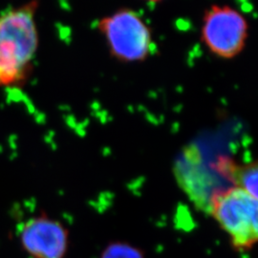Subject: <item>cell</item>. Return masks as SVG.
<instances>
[{"label":"cell","instance_id":"6","mask_svg":"<svg viewBox=\"0 0 258 258\" xmlns=\"http://www.w3.org/2000/svg\"><path fill=\"white\" fill-rule=\"evenodd\" d=\"M220 171L231 182L258 199V158L245 165L233 164L231 160L222 159Z\"/></svg>","mask_w":258,"mask_h":258},{"label":"cell","instance_id":"8","mask_svg":"<svg viewBox=\"0 0 258 258\" xmlns=\"http://www.w3.org/2000/svg\"><path fill=\"white\" fill-rule=\"evenodd\" d=\"M145 1L152 2V3H158V2H161V1H163V0H145Z\"/></svg>","mask_w":258,"mask_h":258},{"label":"cell","instance_id":"2","mask_svg":"<svg viewBox=\"0 0 258 258\" xmlns=\"http://www.w3.org/2000/svg\"><path fill=\"white\" fill-rule=\"evenodd\" d=\"M228 235L233 249L245 251L258 244V199L235 185L212 195L207 207Z\"/></svg>","mask_w":258,"mask_h":258},{"label":"cell","instance_id":"1","mask_svg":"<svg viewBox=\"0 0 258 258\" xmlns=\"http://www.w3.org/2000/svg\"><path fill=\"white\" fill-rule=\"evenodd\" d=\"M37 2H28L0 15V86L22 83L38 48Z\"/></svg>","mask_w":258,"mask_h":258},{"label":"cell","instance_id":"4","mask_svg":"<svg viewBox=\"0 0 258 258\" xmlns=\"http://www.w3.org/2000/svg\"><path fill=\"white\" fill-rule=\"evenodd\" d=\"M249 23L239 11L229 5H212L202 20L201 40L212 55L232 59L246 47Z\"/></svg>","mask_w":258,"mask_h":258},{"label":"cell","instance_id":"7","mask_svg":"<svg viewBox=\"0 0 258 258\" xmlns=\"http://www.w3.org/2000/svg\"><path fill=\"white\" fill-rule=\"evenodd\" d=\"M99 258H145V253L128 242L112 241L102 249Z\"/></svg>","mask_w":258,"mask_h":258},{"label":"cell","instance_id":"3","mask_svg":"<svg viewBox=\"0 0 258 258\" xmlns=\"http://www.w3.org/2000/svg\"><path fill=\"white\" fill-rule=\"evenodd\" d=\"M97 27L110 55L120 62H142L155 49L151 29L133 9L117 10L100 19Z\"/></svg>","mask_w":258,"mask_h":258},{"label":"cell","instance_id":"5","mask_svg":"<svg viewBox=\"0 0 258 258\" xmlns=\"http://www.w3.org/2000/svg\"><path fill=\"white\" fill-rule=\"evenodd\" d=\"M17 235L20 248L31 258H66L70 248L69 229L45 212L21 222Z\"/></svg>","mask_w":258,"mask_h":258}]
</instances>
